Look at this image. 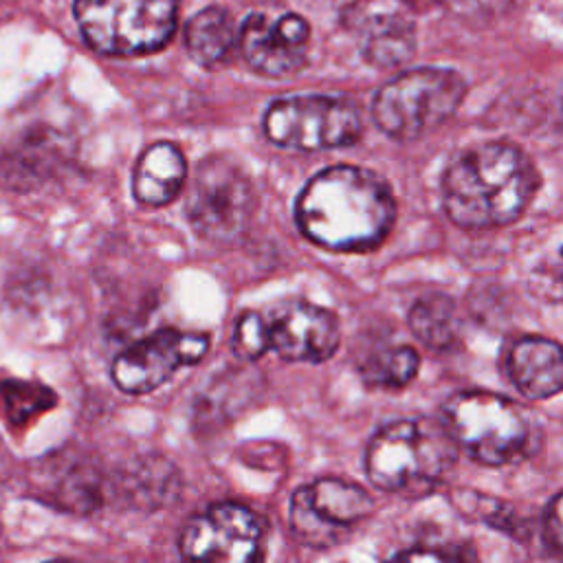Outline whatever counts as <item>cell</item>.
I'll return each mask as SVG.
<instances>
[{"mask_svg":"<svg viewBox=\"0 0 563 563\" xmlns=\"http://www.w3.org/2000/svg\"><path fill=\"white\" fill-rule=\"evenodd\" d=\"M264 317L268 345L284 361L323 363L341 343V328L334 312L312 301L286 299Z\"/></svg>","mask_w":563,"mask_h":563,"instance_id":"obj_13","label":"cell"},{"mask_svg":"<svg viewBox=\"0 0 563 563\" xmlns=\"http://www.w3.org/2000/svg\"><path fill=\"white\" fill-rule=\"evenodd\" d=\"M264 523L249 506L216 501L189 517L180 530L178 550L187 559L244 563L262 554Z\"/></svg>","mask_w":563,"mask_h":563,"instance_id":"obj_10","label":"cell"},{"mask_svg":"<svg viewBox=\"0 0 563 563\" xmlns=\"http://www.w3.org/2000/svg\"><path fill=\"white\" fill-rule=\"evenodd\" d=\"M420 369V356L409 345H391L369 354L358 372L367 387L378 389H402L407 387Z\"/></svg>","mask_w":563,"mask_h":563,"instance_id":"obj_19","label":"cell"},{"mask_svg":"<svg viewBox=\"0 0 563 563\" xmlns=\"http://www.w3.org/2000/svg\"><path fill=\"white\" fill-rule=\"evenodd\" d=\"M345 24L356 31L363 57L378 68L407 62L416 51V29L402 7L391 0H363L345 9Z\"/></svg>","mask_w":563,"mask_h":563,"instance_id":"obj_14","label":"cell"},{"mask_svg":"<svg viewBox=\"0 0 563 563\" xmlns=\"http://www.w3.org/2000/svg\"><path fill=\"white\" fill-rule=\"evenodd\" d=\"M86 44L112 57H136L163 48L176 29L178 0H75Z\"/></svg>","mask_w":563,"mask_h":563,"instance_id":"obj_6","label":"cell"},{"mask_svg":"<svg viewBox=\"0 0 563 563\" xmlns=\"http://www.w3.org/2000/svg\"><path fill=\"white\" fill-rule=\"evenodd\" d=\"M372 510L374 499L363 486L341 477H319L292 493L288 521L303 545L325 550L347 539Z\"/></svg>","mask_w":563,"mask_h":563,"instance_id":"obj_9","label":"cell"},{"mask_svg":"<svg viewBox=\"0 0 563 563\" xmlns=\"http://www.w3.org/2000/svg\"><path fill=\"white\" fill-rule=\"evenodd\" d=\"M255 189L240 163L209 156L200 163L185 200L189 224L209 242H233L251 222Z\"/></svg>","mask_w":563,"mask_h":563,"instance_id":"obj_8","label":"cell"},{"mask_svg":"<svg viewBox=\"0 0 563 563\" xmlns=\"http://www.w3.org/2000/svg\"><path fill=\"white\" fill-rule=\"evenodd\" d=\"M457 449L444 420H394L367 442L365 473L385 493L420 499L444 484L455 466Z\"/></svg>","mask_w":563,"mask_h":563,"instance_id":"obj_3","label":"cell"},{"mask_svg":"<svg viewBox=\"0 0 563 563\" xmlns=\"http://www.w3.org/2000/svg\"><path fill=\"white\" fill-rule=\"evenodd\" d=\"M543 541L552 554L563 559V490L548 504L543 512Z\"/></svg>","mask_w":563,"mask_h":563,"instance_id":"obj_23","label":"cell"},{"mask_svg":"<svg viewBox=\"0 0 563 563\" xmlns=\"http://www.w3.org/2000/svg\"><path fill=\"white\" fill-rule=\"evenodd\" d=\"M231 347L235 356L244 361H255L260 358L268 345V328H266V317L255 310H246L235 319L233 336H231Z\"/></svg>","mask_w":563,"mask_h":563,"instance_id":"obj_21","label":"cell"},{"mask_svg":"<svg viewBox=\"0 0 563 563\" xmlns=\"http://www.w3.org/2000/svg\"><path fill=\"white\" fill-rule=\"evenodd\" d=\"M409 330L429 350L444 352L457 343L460 323L457 310L451 297L433 292L416 299L409 308Z\"/></svg>","mask_w":563,"mask_h":563,"instance_id":"obj_18","label":"cell"},{"mask_svg":"<svg viewBox=\"0 0 563 563\" xmlns=\"http://www.w3.org/2000/svg\"><path fill=\"white\" fill-rule=\"evenodd\" d=\"M62 136L53 130H42L40 134H29L20 141V145L11 152L7 163V176L20 178H40L62 158Z\"/></svg>","mask_w":563,"mask_h":563,"instance_id":"obj_20","label":"cell"},{"mask_svg":"<svg viewBox=\"0 0 563 563\" xmlns=\"http://www.w3.org/2000/svg\"><path fill=\"white\" fill-rule=\"evenodd\" d=\"M295 220L310 242L328 251H369L389 235L396 198L376 172L332 165L303 185L295 202Z\"/></svg>","mask_w":563,"mask_h":563,"instance_id":"obj_1","label":"cell"},{"mask_svg":"<svg viewBox=\"0 0 563 563\" xmlns=\"http://www.w3.org/2000/svg\"><path fill=\"white\" fill-rule=\"evenodd\" d=\"M548 273H550V284L563 292V246L556 251V260L548 266Z\"/></svg>","mask_w":563,"mask_h":563,"instance_id":"obj_25","label":"cell"},{"mask_svg":"<svg viewBox=\"0 0 563 563\" xmlns=\"http://www.w3.org/2000/svg\"><path fill=\"white\" fill-rule=\"evenodd\" d=\"M187 180L183 152L169 141L147 145L132 169V196L145 207L172 202Z\"/></svg>","mask_w":563,"mask_h":563,"instance_id":"obj_16","label":"cell"},{"mask_svg":"<svg viewBox=\"0 0 563 563\" xmlns=\"http://www.w3.org/2000/svg\"><path fill=\"white\" fill-rule=\"evenodd\" d=\"M466 95L464 77L453 68H411L383 84L372 103L374 123L394 141H416L440 128Z\"/></svg>","mask_w":563,"mask_h":563,"instance_id":"obj_5","label":"cell"},{"mask_svg":"<svg viewBox=\"0 0 563 563\" xmlns=\"http://www.w3.org/2000/svg\"><path fill=\"white\" fill-rule=\"evenodd\" d=\"M271 143L288 150L317 152L352 145L363 134L358 108L330 95H292L273 101L264 112Z\"/></svg>","mask_w":563,"mask_h":563,"instance_id":"obj_7","label":"cell"},{"mask_svg":"<svg viewBox=\"0 0 563 563\" xmlns=\"http://www.w3.org/2000/svg\"><path fill=\"white\" fill-rule=\"evenodd\" d=\"M183 42L198 66L220 68L240 44V26L224 7H207L187 20Z\"/></svg>","mask_w":563,"mask_h":563,"instance_id":"obj_17","label":"cell"},{"mask_svg":"<svg viewBox=\"0 0 563 563\" xmlns=\"http://www.w3.org/2000/svg\"><path fill=\"white\" fill-rule=\"evenodd\" d=\"M2 391L7 396V405L11 409L13 420H24L40 411L42 407H48L44 402V396H48V389H42L40 385H29V383H4Z\"/></svg>","mask_w":563,"mask_h":563,"instance_id":"obj_22","label":"cell"},{"mask_svg":"<svg viewBox=\"0 0 563 563\" xmlns=\"http://www.w3.org/2000/svg\"><path fill=\"white\" fill-rule=\"evenodd\" d=\"M209 336L202 332L158 330L130 347L112 363V380L125 394H147L169 380L180 367L205 358Z\"/></svg>","mask_w":563,"mask_h":563,"instance_id":"obj_11","label":"cell"},{"mask_svg":"<svg viewBox=\"0 0 563 563\" xmlns=\"http://www.w3.org/2000/svg\"><path fill=\"white\" fill-rule=\"evenodd\" d=\"M508 380L528 400H545L563 391V345L523 334L515 339L504 356Z\"/></svg>","mask_w":563,"mask_h":563,"instance_id":"obj_15","label":"cell"},{"mask_svg":"<svg viewBox=\"0 0 563 563\" xmlns=\"http://www.w3.org/2000/svg\"><path fill=\"white\" fill-rule=\"evenodd\" d=\"M541 176L532 158L506 141H486L457 152L442 174V207L462 229H499L523 216Z\"/></svg>","mask_w":563,"mask_h":563,"instance_id":"obj_2","label":"cell"},{"mask_svg":"<svg viewBox=\"0 0 563 563\" xmlns=\"http://www.w3.org/2000/svg\"><path fill=\"white\" fill-rule=\"evenodd\" d=\"M442 420L457 446L484 466L517 464L537 444V427L528 409L495 391L453 394L442 407Z\"/></svg>","mask_w":563,"mask_h":563,"instance_id":"obj_4","label":"cell"},{"mask_svg":"<svg viewBox=\"0 0 563 563\" xmlns=\"http://www.w3.org/2000/svg\"><path fill=\"white\" fill-rule=\"evenodd\" d=\"M310 24L297 13L255 11L240 24V53L264 77H288L308 59Z\"/></svg>","mask_w":563,"mask_h":563,"instance_id":"obj_12","label":"cell"},{"mask_svg":"<svg viewBox=\"0 0 563 563\" xmlns=\"http://www.w3.org/2000/svg\"><path fill=\"white\" fill-rule=\"evenodd\" d=\"M396 559L402 561H466L473 559L471 552H462L460 548H451V545H442L440 550H427V548H413V550H402L396 554Z\"/></svg>","mask_w":563,"mask_h":563,"instance_id":"obj_24","label":"cell"}]
</instances>
